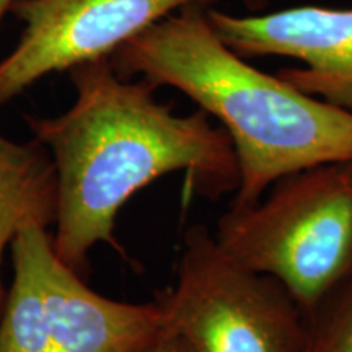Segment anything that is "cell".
Returning <instances> with one entry per match:
<instances>
[{
  "instance_id": "4",
  "label": "cell",
  "mask_w": 352,
  "mask_h": 352,
  "mask_svg": "<svg viewBox=\"0 0 352 352\" xmlns=\"http://www.w3.org/2000/svg\"><path fill=\"white\" fill-rule=\"evenodd\" d=\"M13 277L0 315V352H139L166 328L160 302L104 297L57 258L47 228L10 246Z\"/></svg>"
},
{
  "instance_id": "7",
  "label": "cell",
  "mask_w": 352,
  "mask_h": 352,
  "mask_svg": "<svg viewBox=\"0 0 352 352\" xmlns=\"http://www.w3.org/2000/svg\"><path fill=\"white\" fill-rule=\"evenodd\" d=\"M206 13L236 54L298 60L300 67L283 69L277 76L303 94L352 113V8L298 6L233 15L210 7Z\"/></svg>"
},
{
  "instance_id": "1",
  "label": "cell",
  "mask_w": 352,
  "mask_h": 352,
  "mask_svg": "<svg viewBox=\"0 0 352 352\" xmlns=\"http://www.w3.org/2000/svg\"><path fill=\"white\" fill-rule=\"evenodd\" d=\"M76 100L59 116L25 121L47 148L57 176L51 233L57 258L85 277L98 243L114 239L120 210L162 176L184 173L196 195L215 201L240 184L239 158L222 126L202 109L176 114L144 78H122L109 59L69 70Z\"/></svg>"
},
{
  "instance_id": "3",
  "label": "cell",
  "mask_w": 352,
  "mask_h": 352,
  "mask_svg": "<svg viewBox=\"0 0 352 352\" xmlns=\"http://www.w3.org/2000/svg\"><path fill=\"white\" fill-rule=\"evenodd\" d=\"M214 236L233 261L279 280L308 318L352 272V160L294 171L253 204H230Z\"/></svg>"
},
{
  "instance_id": "6",
  "label": "cell",
  "mask_w": 352,
  "mask_h": 352,
  "mask_svg": "<svg viewBox=\"0 0 352 352\" xmlns=\"http://www.w3.org/2000/svg\"><path fill=\"white\" fill-rule=\"evenodd\" d=\"M220 0H13L8 13L23 25L0 60V107L50 74L109 59L148 26L186 7Z\"/></svg>"
},
{
  "instance_id": "9",
  "label": "cell",
  "mask_w": 352,
  "mask_h": 352,
  "mask_svg": "<svg viewBox=\"0 0 352 352\" xmlns=\"http://www.w3.org/2000/svg\"><path fill=\"white\" fill-rule=\"evenodd\" d=\"M303 352H352V272L308 316Z\"/></svg>"
},
{
  "instance_id": "2",
  "label": "cell",
  "mask_w": 352,
  "mask_h": 352,
  "mask_svg": "<svg viewBox=\"0 0 352 352\" xmlns=\"http://www.w3.org/2000/svg\"><path fill=\"white\" fill-rule=\"evenodd\" d=\"M208 8L171 13L109 57L122 78L170 87L215 118L240 168L232 206L256 202L294 171L352 160V113L253 67L220 39Z\"/></svg>"
},
{
  "instance_id": "8",
  "label": "cell",
  "mask_w": 352,
  "mask_h": 352,
  "mask_svg": "<svg viewBox=\"0 0 352 352\" xmlns=\"http://www.w3.org/2000/svg\"><path fill=\"white\" fill-rule=\"evenodd\" d=\"M57 176L44 145L32 138L16 142L0 132V315L8 287L3 280V256L13 240L28 227L54 226Z\"/></svg>"
},
{
  "instance_id": "11",
  "label": "cell",
  "mask_w": 352,
  "mask_h": 352,
  "mask_svg": "<svg viewBox=\"0 0 352 352\" xmlns=\"http://www.w3.org/2000/svg\"><path fill=\"white\" fill-rule=\"evenodd\" d=\"M276 0H243V6L248 13L266 12Z\"/></svg>"
},
{
  "instance_id": "5",
  "label": "cell",
  "mask_w": 352,
  "mask_h": 352,
  "mask_svg": "<svg viewBox=\"0 0 352 352\" xmlns=\"http://www.w3.org/2000/svg\"><path fill=\"white\" fill-rule=\"evenodd\" d=\"M195 352H303L308 318L274 277L228 256L204 226L184 233L176 280L157 298Z\"/></svg>"
},
{
  "instance_id": "12",
  "label": "cell",
  "mask_w": 352,
  "mask_h": 352,
  "mask_svg": "<svg viewBox=\"0 0 352 352\" xmlns=\"http://www.w3.org/2000/svg\"><path fill=\"white\" fill-rule=\"evenodd\" d=\"M13 0H0V25H2L3 16L8 13V8H10Z\"/></svg>"
},
{
  "instance_id": "10",
  "label": "cell",
  "mask_w": 352,
  "mask_h": 352,
  "mask_svg": "<svg viewBox=\"0 0 352 352\" xmlns=\"http://www.w3.org/2000/svg\"><path fill=\"white\" fill-rule=\"evenodd\" d=\"M139 352H195L183 336L166 327L152 342Z\"/></svg>"
}]
</instances>
